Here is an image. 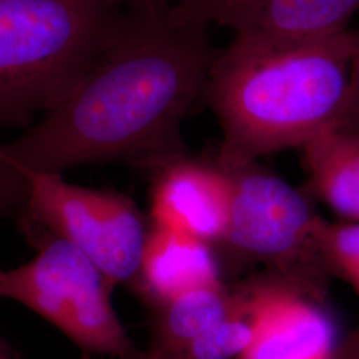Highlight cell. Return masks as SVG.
<instances>
[{
	"label": "cell",
	"mask_w": 359,
	"mask_h": 359,
	"mask_svg": "<svg viewBox=\"0 0 359 359\" xmlns=\"http://www.w3.org/2000/svg\"><path fill=\"white\" fill-rule=\"evenodd\" d=\"M169 1H172V3H175V4H176V3H179L181 0H169Z\"/></svg>",
	"instance_id": "20"
},
{
	"label": "cell",
	"mask_w": 359,
	"mask_h": 359,
	"mask_svg": "<svg viewBox=\"0 0 359 359\" xmlns=\"http://www.w3.org/2000/svg\"><path fill=\"white\" fill-rule=\"evenodd\" d=\"M144 359H167L164 358L163 355H160V354H157V353H154V351H147L145 353V358Z\"/></svg>",
	"instance_id": "19"
},
{
	"label": "cell",
	"mask_w": 359,
	"mask_h": 359,
	"mask_svg": "<svg viewBox=\"0 0 359 359\" xmlns=\"http://www.w3.org/2000/svg\"><path fill=\"white\" fill-rule=\"evenodd\" d=\"M0 359H18L16 353L11 346L6 344V341L0 337Z\"/></svg>",
	"instance_id": "18"
},
{
	"label": "cell",
	"mask_w": 359,
	"mask_h": 359,
	"mask_svg": "<svg viewBox=\"0 0 359 359\" xmlns=\"http://www.w3.org/2000/svg\"><path fill=\"white\" fill-rule=\"evenodd\" d=\"M236 293L237 305L231 314L170 359H238L244 354L256 337V313L246 286Z\"/></svg>",
	"instance_id": "13"
},
{
	"label": "cell",
	"mask_w": 359,
	"mask_h": 359,
	"mask_svg": "<svg viewBox=\"0 0 359 359\" xmlns=\"http://www.w3.org/2000/svg\"><path fill=\"white\" fill-rule=\"evenodd\" d=\"M182 20L228 27L234 35L314 39L346 31L359 0H181Z\"/></svg>",
	"instance_id": "7"
},
{
	"label": "cell",
	"mask_w": 359,
	"mask_h": 359,
	"mask_svg": "<svg viewBox=\"0 0 359 359\" xmlns=\"http://www.w3.org/2000/svg\"><path fill=\"white\" fill-rule=\"evenodd\" d=\"M136 283L152 306L197 287L222 283L210 245L158 226H151Z\"/></svg>",
	"instance_id": "10"
},
{
	"label": "cell",
	"mask_w": 359,
	"mask_h": 359,
	"mask_svg": "<svg viewBox=\"0 0 359 359\" xmlns=\"http://www.w3.org/2000/svg\"><path fill=\"white\" fill-rule=\"evenodd\" d=\"M29 180L13 168L0 164V215L18 213L28 200Z\"/></svg>",
	"instance_id": "15"
},
{
	"label": "cell",
	"mask_w": 359,
	"mask_h": 359,
	"mask_svg": "<svg viewBox=\"0 0 359 359\" xmlns=\"http://www.w3.org/2000/svg\"><path fill=\"white\" fill-rule=\"evenodd\" d=\"M20 225L36 243L57 236L100 270L115 287L137 278L151 228L137 205L121 193L69 184L63 175H29Z\"/></svg>",
	"instance_id": "5"
},
{
	"label": "cell",
	"mask_w": 359,
	"mask_h": 359,
	"mask_svg": "<svg viewBox=\"0 0 359 359\" xmlns=\"http://www.w3.org/2000/svg\"><path fill=\"white\" fill-rule=\"evenodd\" d=\"M29 262L0 271V297L35 311L86 351L144 359L112 305L114 286L76 246L57 236L35 243Z\"/></svg>",
	"instance_id": "4"
},
{
	"label": "cell",
	"mask_w": 359,
	"mask_h": 359,
	"mask_svg": "<svg viewBox=\"0 0 359 359\" xmlns=\"http://www.w3.org/2000/svg\"><path fill=\"white\" fill-rule=\"evenodd\" d=\"M237 305V293L222 283L193 289L154 306L149 351L173 358L184 347L228 317Z\"/></svg>",
	"instance_id": "11"
},
{
	"label": "cell",
	"mask_w": 359,
	"mask_h": 359,
	"mask_svg": "<svg viewBox=\"0 0 359 359\" xmlns=\"http://www.w3.org/2000/svg\"><path fill=\"white\" fill-rule=\"evenodd\" d=\"M337 129L359 139V29L354 31V51L350 67L346 103Z\"/></svg>",
	"instance_id": "16"
},
{
	"label": "cell",
	"mask_w": 359,
	"mask_h": 359,
	"mask_svg": "<svg viewBox=\"0 0 359 359\" xmlns=\"http://www.w3.org/2000/svg\"><path fill=\"white\" fill-rule=\"evenodd\" d=\"M353 51L350 29L314 39L234 35L216 53L203 96L222 132L215 163H256L337 128Z\"/></svg>",
	"instance_id": "2"
},
{
	"label": "cell",
	"mask_w": 359,
	"mask_h": 359,
	"mask_svg": "<svg viewBox=\"0 0 359 359\" xmlns=\"http://www.w3.org/2000/svg\"><path fill=\"white\" fill-rule=\"evenodd\" d=\"M152 172V226L217 244L226 229L231 203V182L225 170L215 160L200 161L184 154Z\"/></svg>",
	"instance_id": "9"
},
{
	"label": "cell",
	"mask_w": 359,
	"mask_h": 359,
	"mask_svg": "<svg viewBox=\"0 0 359 359\" xmlns=\"http://www.w3.org/2000/svg\"><path fill=\"white\" fill-rule=\"evenodd\" d=\"M124 15L126 0H0V128L65 100Z\"/></svg>",
	"instance_id": "3"
},
{
	"label": "cell",
	"mask_w": 359,
	"mask_h": 359,
	"mask_svg": "<svg viewBox=\"0 0 359 359\" xmlns=\"http://www.w3.org/2000/svg\"><path fill=\"white\" fill-rule=\"evenodd\" d=\"M314 189L342 216L359 219V139L326 129L301 147Z\"/></svg>",
	"instance_id": "12"
},
{
	"label": "cell",
	"mask_w": 359,
	"mask_h": 359,
	"mask_svg": "<svg viewBox=\"0 0 359 359\" xmlns=\"http://www.w3.org/2000/svg\"><path fill=\"white\" fill-rule=\"evenodd\" d=\"M333 359H359V329L335 348Z\"/></svg>",
	"instance_id": "17"
},
{
	"label": "cell",
	"mask_w": 359,
	"mask_h": 359,
	"mask_svg": "<svg viewBox=\"0 0 359 359\" xmlns=\"http://www.w3.org/2000/svg\"><path fill=\"white\" fill-rule=\"evenodd\" d=\"M219 168L229 177L231 203L217 244L238 261L266 262L283 280L316 289L327 270L318 243L322 219L305 197L256 163Z\"/></svg>",
	"instance_id": "6"
},
{
	"label": "cell",
	"mask_w": 359,
	"mask_h": 359,
	"mask_svg": "<svg viewBox=\"0 0 359 359\" xmlns=\"http://www.w3.org/2000/svg\"><path fill=\"white\" fill-rule=\"evenodd\" d=\"M169 0H126L115 38L76 90L13 142L0 164L25 176L129 161L154 170L185 152L181 124L204 96L218 50L209 27Z\"/></svg>",
	"instance_id": "1"
},
{
	"label": "cell",
	"mask_w": 359,
	"mask_h": 359,
	"mask_svg": "<svg viewBox=\"0 0 359 359\" xmlns=\"http://www.w3.org/2000/svg\"><path fill=\"white\" fill-rule=\"evenodd\" d=\"M246 287L256 313V337L238 359H333V322L309 298L317 290L281 277Z\"/></svg>",
	"instance_id": "8"
},
{
	"label": "cell",
	"mask_w": 359,
	"mask_h": 359,
	"mask_svg": "<svg viewBox=\"0 0 359 359\" xmlns=\"http://www.w3.org/2000/svg\"><path fill=\"white\" fill-rule=\"evenodd\" d=\"M318 243L326 269L345 277L359 292V224L330 225L322 221Z\"/></svg>",
	"instance_id": "14"
}]
</instances>
